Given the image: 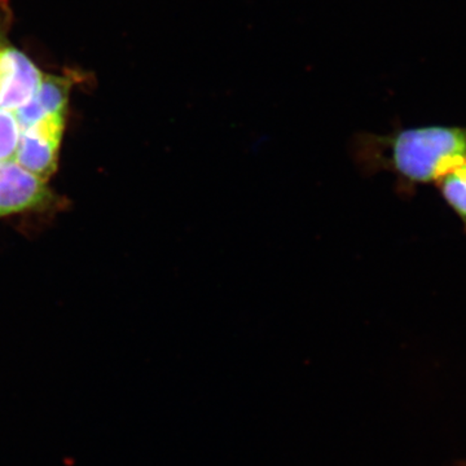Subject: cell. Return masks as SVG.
<instances>
[{"instance_id": "cell-1", "label": "cell", "mask_w": 466, "mask_h": 466, "mask_svg": "<svg viewBox=\"0 0 466 466\" xmlns=\"http://www.w3.org/2000/svg\"><path fill=\"white\" fill-rule=\"evenodd\" d=\"M352 156L364 174L391 171L404 188L437 183L466 161V127L426 126L389 135L361 134Z\"/></svg>"}, {"instance_id": "cell-2", "label": "cell", "mask_w": 466, "mask_h": 466, "mask_svg": "<svg viewBox=\"0 0 466 466\" xmlns=\"http://www.w3.org/2000/svg\"><path fill=\"white\" fill-rule=\"evenodd\" d=\"M63 128L64 115H56L21 131L15 162L35 177L47 179L56 168Z\"/></svg>"}, {"instance_id": "cell-3", "label": "cell", "mask_w": 466, "mask_h": 466, "mask_svg": "<svg viewBox=\"0 0 466 466\" xmlns=\"http://www.w3.org/2000/svg\"><path fill=\"white\" fill-rule=\"evenodd\" d=\"M50 198L45 180L16 162L0 164V217L41 207Z\"/></svg>"}, {"instance_id": "cell-4", "label": "cell", "mask_w": 466, "mask_h": 466, "mask_svg": "<svg viewBox=\"0 0 466 466\" xmlns=\"http://www.w3.org/2000/svg\"><path fill=\"white\" fill-rule=\"evenodd\" d=\"M441 198L466 229V161L441 177L437 183Z\"/></svg>"}, {"instance_id": "cell-5", "label": "cell", "mask_w": 466, "mask_h": 466, "mask_svg": "<svg viewBox=\"0 0 466 466\" xmlns=\"http://www.w3.org/2000/svg\"><path fill=\"white\" fill-rule=\"evenodd\" d=\"M69 82L61 78L48 76L41 82L38 91L34 95L39 106L47 116L64 115L66 109Z\"/></svg>"}, {"instance_id": "cell-6", "label": "cell", "mask_w": 466, "mask_h": 466, "mask_svg": "<svg viewBox=\"0 0 466 466\" xmlns=\"http://www.w3.org/2000/svg\"><path fill=\"white\" fill-rule=\"evenodd\" d=\"M20 135L21 127L15 113L0 108V164L16 158Z\"/></svg>"}, {"instance_id": "cell-7", "label": "cell", "mask_w": 466, "mask_h": 466, "mask_svg": "<svg viewBox=\"0 0 466 466\" xmlns=\"http://www.w3.org/2000/svg\"><path fill=\"white\" fill-rule=\"evenodd\" d=\"M466 466V465H465Z\"/></svg>"}]
</instances>
